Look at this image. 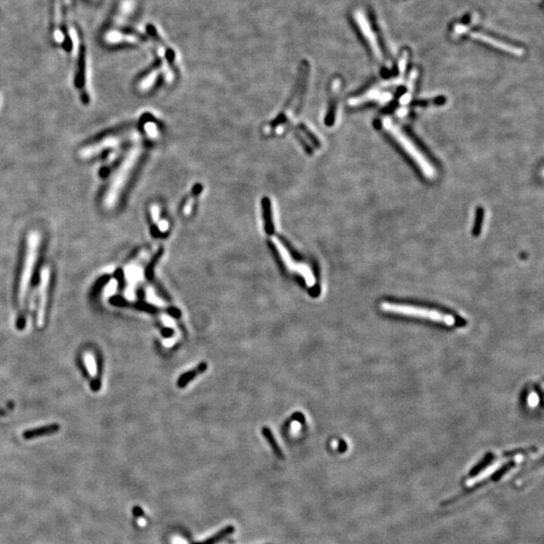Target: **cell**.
<instances>
[{"instance_id":"obj_6","label":"cell","mask_w":544,"mask_h":544,"mask_svg":"<svg viewBox=\"0 0 544 544\" xmlns=\"http://www.w3.org/2000/svg\"><path fill=\"white\" fill-rule=\"evenodd\" d=\"M49 283H50V269L46 267L42 271L41 285H40V302H39V309H37L39 310L37 311V325L40 327H42L45 323Z\"/></svg>"},{"instance_id":"obj_8","label":"cell","mask_w":544,"mask_h":544,"mask_svg":"<svg viewBox=\"0 0 544 544\" xmlns=\"http://www.w3.org/2000/svg\"><path fill=\"white\" fill-rule=\"evenodd\" d=\"M472 36L474 37V39H477L479 41H482L484 43L489 44L490 46H492L494 48H497L499 50L508 52L509 53H512L514 55H518V57H519V55H522L523 52H524V51L522 49L511 47L507 44L502 43V42L497 41V40H494V39H492V37H490L489 35H486V34H483V33H473Z\"/></svg>"},{"instance_id":"obj_4","label":"cell","mask_w":544,"mask_h":544,"mask_svg":"<svg viewBox=\"0 0 544 544\" xmlns=\"http://www.w3.org/2000/svg\"><path fill=\"white\" fill-rule=\"evenodd\" d=\"M380 309L387 312L409 315V316H417L421 318H426L429 321H434L437 323H441L446 326H454L456 323L455 317L451 314H445L443 312L438 311L436 310H429L425 308H419L414 306H408V305H398L393 303H381Z\"/></svg>"},{"instance_id":"obj_9","label":"cell","mask_w":544,"mask_h":544,"mask_svg":"<svg viewBox=\"0 0 544 544\" xmlns=\"http://www.w3.org/2000/svg\"><path fill=\"white\" fill-rule=\"evenodd\" d=\"M206 370H207V364H206V363H202V364H200L195 370L189 371V372L184 373V374L182 375V376H181V378H180L179 381H178L179 387H180V388L184 387L187 383H189V381L193 380V379L197 376L198 374L203 373V372L206 371Z\"/></svg>"},{"instance_id":"obj_7","label":"cell","mask_w":544,"mask_h":544,"mask_svg":"<svg viewBox=\"0 0 544 544\" xmlns=\"http://www.w3.org/2000/svg\"><path fill=\"white\" fill-rule=\"evenodd\" d=\"M390 100H392V95L390 93L381 92L377 89H372L369 92L363 94V95L351 98L348 101V104L350 106H359L370 101H378L381 103H387Z\"/></svg>"},{"instance_id":"obj_10","label":"cell","mask_w":544,"mask_h":544,"mask_svg":"<svg viewBox=\"0 0 544 544\" xmlns=\"http://www.w3.org/2000/svg\"><path fill=\"white\" fill-rule=\"evenodd\" d=\"M84 362L86 363L87 370L90 374L91 378L95 379L97 377V363L95 360V356L91 352H87L84 354Z\"/></svg>"},{"instance_id":"obj_3","label":"cell","mask_w":544,"mask_h":544,"mask_svg":"<svg viewBox=\"0 0 544 544\" xmlns=\"http://www.w3.org/2000/svg\"><path fill=\"white\" fill-rule=\"evenodd\" d=\"M41 245V234L37 231H32L27 236V247H26V254L25 259V264L23 273L21 276V283H20V289H18V302H20L21 307L23 308L26 302V298L27 295V291L29 288V284L31 280L33 268L35 265V262L37 259V254H39V249Z\"/></svg>"},{"instance_id":"obj_1","label":"cell","mask_w":544,"mask_h":544,"mask_svg":"<svg viewBox=\"0 0 544 544\" xmlns=\"http://www.w3.org/2000/svg\"><path fill=\"white\" fill-rule=\"evenodd\" d=\"M382 127L396 140V142L402 147L403 151L410 156V158L417 164L420 172L425 178H427L428 180H434L437 177L436 168L433 166V164L427 160V158L419 151L418 147L393 122L392 119L388 117L383 118Z\"/></svg>"},{"instance_id":"obj_11","label":"cell","mask_w":544,"mask_h":544,"mask_svg":"<svg viewBox=\"0 0 544 544\" xmlns=\"http://www.w3.org/2000/svg\"><path fill=\"white\" fill-rule=\"evenodd\" d=\"M416 77H417V72H416V71H414V72L411 73L410 78H409V80H408V84H407L408 92L405 94V95H404V96L401 98V100H400V103H401L402 105H406V104L410 101L411 96H412V92H414V83H415Z\"/></svg>"},{"instance_id":"obj_2","label":"cell","mask_w":544,"mask_h":544,"mask_svg":"<svg viewBox=\"0 0 544 544\" xmlns=\"http://www.w3.org/2000/svg\"><path fill=\"white\" fill-rule=\"evenodd\" d=\"M140 155V147L133 146L128 152L125 158L119 165L117 172L111 180V182L108 186V190L104 197V206L106 209H112L115 207L116 203L119 200V196L123 190L125 183L127 182L128 178L130 177L131 171L133 170L135 166L138 157Z\"/></svg>"},{"instance_id":"obj_12","label":"cell","mask_w":544,"mask_h":544,"mask_svg":"<svg viewBox=\"0 0 544 544\" xmlns=\"http://www.w3.org/2000/svg\"><path fill=\"white\" fill-rule=\"evenodd\" d=\"M262 433H263V435H264V437L266 438L267 441L270 443V445H271V447H272V449H273V452L275 453V455H276L278 458L283 459V458H284V454H283V452H281V449L279 448V446L277 445V443H276V441H275V440H274V438H273V436H272V434H271V431H270L268 428L264 427V428H263V431H262Z\"/></svg>"},{"instance_id":"obj_15","label":"cell","mask_w":544,"mask_h":544,"mask_svg":"<svg viewBox=\"0 0 544 544\" xmlns=\"http://www.w3.org/2000/svg\"><path fill=\"white\" fill-rule=\"evenodd\" d=\"M478 218H477V225L475 227V231H478V229H481V224H482V220H483V210L479 209L478 210Z\"/></svg>"},{"instance_id":"obj_5","label":"cell","mask_w":544,"mask_h":544,"mask_svg":"<svg viewBox=\"0 0 544 544\" xmlns=\"http://www.w3.org/2000/svg\"><path fill=\"white\" fill-rule=\"evenodd\" d=\"M120 142H121V137L107 136V137L101 139L100 141H98L96 143L90 144V145L82 148L81 152H80V156L82 158H90L92 156H95L98 154L102 153L103 151H105L106 148H111V147H115V146L119 145Z\"/></svg>"},{"instance_id":"obj_13","label":"cell","mask_w":544,"mask_h":544,"mask_svg":"<svg viewBox=\"0 0 544 544\" xmlns=\"http://www.w3.org/2000/svg\"><path fill=\"white\" fill-rule=\"evenodd\" d=\"M233 530H234L233 527H227V528L223 529L222 531H220L219 533H217V534H216L215 536H213L212 538H209V539H207L206 541H204V542H202V543H198V544H215L216 542L222 540L223 538H225L226 536H228L229 534H231V533L233 532Z\"/></svg>"},{"instance_id":"obj_14","label":"cell","mask_w":544,"mask_h":544,"mask_svg":"<svg viewBox=\"0 0 544 544\" xmlns=\"http://www.w3.org/2000/svg\"><path fill=\"white\" fill-rule=\"evenodd\" d=\"M527 402H528V404H529L530 407H535V406L538 405V403H539V397H538V395H537V394H536L535 392L530 393V395L528 396Z\"/></svg>"}]
</instances>
